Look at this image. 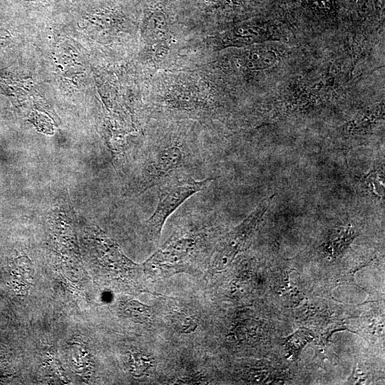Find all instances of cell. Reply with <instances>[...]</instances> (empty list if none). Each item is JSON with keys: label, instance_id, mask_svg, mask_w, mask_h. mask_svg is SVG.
<instances>
[{"label": "cell", "instance_id": "6da1fadb", "mask_svg": "<svg viewBox=\"0 0 385 385\" xmlns=\"http://www.w3.org/2000/svg\"><path fill=\"white\" fill-rule=\"evenodd\" d=\"M211 227H185L175 232L143 264L150 277H169L185 272L208 246Z\"/></svg>", "mask_w": 385, "mask_h": 385}, {"label": "cell", "instance_id": "7a4b0ae2", "mask_svg": "<svg viewBox=\"0 0 385 385\" xmlns=\"http://www.w3.org/2000/svg\"><path fill=\"white\" fill-rule=\"evenodd\" d=\"M198 151L184 139H162L151 145L145 159L138 185L142 193L167 180L189 175L198 159Z\"/></svg>", "mask_w": 385, "mask_h": 385}, {"label": "cell", "instance_id": "3957f363", "mask_svg": "<svg viewBox=\"0 0 385 385\" xmlns=\"http://www.w3.org/2000/svg\"><path fill=\"white\" fill-rule=\"evenodd\" d=\"M213 180L212 178L197 180L190 175H180L159 185L157 206L147 220V232L150 240L154 241L159 239L168 217L189 197L207 188Z\"/></svg>", "mask_w": 385, "mask_h": 385}, {"label": "cell", "instance_id": "277c9868", "mask_svg": "<svg viewBox=\"0 0 385 385\" xmlns=\"http://www.w3.org/2000/svg\"><path fill=\"white\" fill-rule=\"evenodd\" d=\"M271 200V197H268L262 200L241 223L220 238L211 259L210 267L212 271L225 270L236 256L248 246Z\"/></svg>", "mask_w": 385, "mask_h": 385}, {"label": "cell", "instance_id": "5b68a950", "mask_svg": "<svg viewBox=\"0 0 385 385\" xmlns=\"http://www.w3.org/2000/svg\"><path fill=\"white\" fill-rule=\"evenodd\" d=\"M170 320L174 328L182 333L194 332L197 327V321L193 317L182 312H175Z\"/></svg>", "mask_w": 385, "mask_h": 385}, {"label": "cell", "instance_id": "8992f818", "mask_svg": "<svg viewBox=\"0 0 385 385\" xmlns=\"http://www.w3.org/2000/svg\"><path fill=\"white\" fill-rule=\"evenodd\" d=\"M309 339L308 334L304 335L303 332H296L289 338V346L296 352L299 351Z\"/></svg>", "mask_w": 385, "mask_h": 385}]
</instances>
